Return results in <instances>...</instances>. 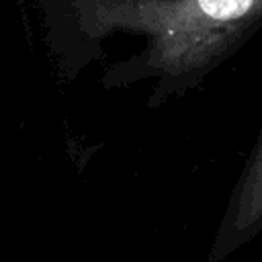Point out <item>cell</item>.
I'll list each match as a JSON object with an SVG mask.
<instances>
[{"instance_id":"6da1fadb","label":"cell","mask_w":262,"mask_h":262,"mask_svg":"<svg viewBox=\"0 0 262 262\" xmlns=\"http://www.w3.org/2000/svg\"><path fill=\"white\" fill-rule=\"evenodd\" d=\"M78 29L92 37L141 35V74L172 86L199 80L260 25L262 0H74Z\"/></svg>"},{"instance_id":"7a4b0ae2","label":"cell","mask_w":262,"mask_h":262,"mask_svg":"<svg viewBox=\"0 0 262 262\" xmlns=\"http://www.w3.org/2000/svg\"><path fill=\"white\" fill-rule=\"evenodd\" d=\"M262 229V135L233 188L205 262H223Z\"/></svg>"}]
</instances>
